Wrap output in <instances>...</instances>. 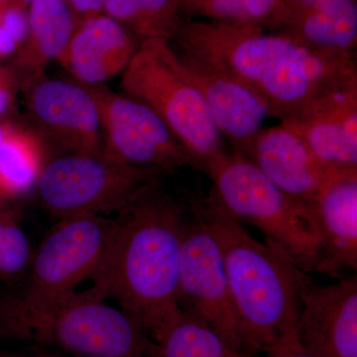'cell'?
I'll use <instances>...</instances> for the list:
<instances>
[{
    "label": "cell",
    "instance_id": "e0dca14e",
    "mask_svg": "<svg viewBox=\"0 0 357 357\" xmlns=\"http://www.w3.org/2000/svg\"><path fill=\"white\" fill-rule=\"evenodd\" d=\"M321 255L316 271L340 277L357 269V170L347 171L326 185L311 211Z\"/></svg>",
    "mask_w": 357,
    "mask_h": 357
},
{
    "label": "cell",
    "instance_id": "ac0fdd59",
    "mask_svg": "<svg viewBox=\"0 0 357 357\" xmlns=\"http://www.w3.org/2000/svg\"><path fill=\"white\" fill-rule=\"evenodd\" d=\"M269 31L317 50L356 55V0H284Z\"/></svg>",
    "mask_w": 357,
    "mask_h": 357
},
{
    "label": "cell",
    "instance_id": "9c48e42d",
    "mask_svg": "<svg viewBox=\"0 0 357 357\" xmlns=\"http://www.w3.org/2000/svg\"><path fill=\"white\" fill-rule=\"evenodd\" d=\"M86 86L100 114L102 156L126 165L152 167L166 174L192 166L187 150L149 107L102 84Z\"/></svg>",
    "mask_w": 357,
    "mask_h": 357
},
{
    "label": "cell",
    "instance_id": "7a4b0ae2",
    "mask_svg": "<svg viewBox=\"0 0 357 357\" xmlns=\"http://www.w3.org/2000/svg\"><path fill=\"white\" fill-rule=\"evenodd\" d=\"M188 206L162 189L141 192L114 218L109 246L89 289L112 298L153 340L178 307V269Z\"/></svg>",
    "mask_w": 357,
    "mask_h": 357
},
{
    "label": "cell",
    "instance_id": "d4e9b609",
    "mask_svg": "<svg viewBox=\"0 0 357 357\" xmlns=\"http://www.w3.org/2000/svg\"><path fill=\"white\" fill-rule=\"evenodd\" d=\"M65 1L76 17L77 24L82 21L102 14L107 0H65Z\"/></svg>",
    "mask_w": 357,
    "mask_h": 357
},
{
    "label": "cell",
    "instance_id": "30bf717a",
    "mask_svg": "<svg viewBox=\"0 0 357 357\" xmlns=\"http://www.w3.org/2000/svg\"><path fill=\"white\" fill-rule=\"evenodd\" d=\"M189 213L191 217L185 222L181 249L178 307L211 326L236 349L248 352L220 246L204 220Z\"/></svg>",
    "mask_w": 357,
    "mask_h": 357
},
{
    "label": "cell",
    "instance_id": "cb8c5ba5",
    "mask_svg": "<svg viewBox=\"0 0 357 357\" xmlns=\"http://www.w3.org/2000/svg\"><path fill=\"white\" fill-rule=\"evenodd\" d=\"M33 255L29 239L17 218L7 220L0 230V278L20 285L27 273Z\"/></svg>",
    "mask_w": 357,
    "mask_h": 357
},
{
    "label": "cell",
    "instance_id": "4fadbf2b",
    "mask_svg": "<svg viewBox=\"0 0 357 357\" xmlns=\"http://www.w3.org/2000/svg\"><path fill=\"white\" fill-rule=\"evenodd\" d=\"M312 357H357V279L312 285L305 296L295 332Z\"/></svg>",
    "mask_w": 357,
    "mask_h": 357
},
{
    "label": "cell",
    "instance_id": "6da1fadb",
    "mask_svg": "<svg viewBox=\"0 0 357 357\" xmlns=\"http://www.w3.org/2000/svg\"><path fill=\"white\" fill-rule=\"evenodd\" d=\"M171 44L236 77L280 122L333 91L357 86L356 55L317 50L260 26L190 18Z\"/></svg>",
    "mask_w": 357,
    "mask_h": 357
},
{
    "label": "cell",
    "instance_id": "603a6c76",
    "mask_svg": "<svg viewBox=\"0 0 357 357\" xmlns=\"http://www.w3.org/2000/svg\"><path fill=\"white\" fill-rule=\"evenodd\" d=\"M185 16L192 20L237 25L260 26L269 30L284 0H181Z\"/></svg>",
    "mask_w": 357,
    "mask_h": 357
},
{
    "label": "cell",
    "instance_id": "ba28073f",
    "mask_svg": "<svg viewBox=\"0 0 357 357\" xmlns=\"http://www.w3.org/2000/svg\"><path fill=\"white\" fill-rule=\"evenodd\" d=\"M28 342L75 357H156L154 340L121 307L91 290L77 292L35 326Z\"/></svg>",
    "mask_w": 357,
    "mask_h": 357
},
{
    "label": "cell",
    "instance_id": "83f0119b",
    "mask_svg": "<svg viewBox=\"0 0 357 357\" xmlns=\"http://www.w3.org/2000/svg\"><path fill=\"white\" fill-rule=\"evenodd\" d=\"M18 218V213L14 208H10V204L0 199V220H8V218Z\"/></svg>",
    "mask_w": 357,
    "mask_h": 357
},
{
    "label": "cell",
    "instance_id": "5bb4252c",
    "mask_svg": "<svg viewBox=\"0 0 357 357\" xmlns=\"http://www.w3.org/2000/svg\"><path fill=\"white\" fill-rule=\"evenodd\" d=\"M177 53L201 91L223 139L229 141L231 152L241 153L264 128L270 117L266 105L255 91L225 70L201 59Z\"/></svg>",
    "mask_w": 357,
    "mask_h": 357
},
{
    "label": "cell",
    "instance_id": "4316f807",
    "mask_svg": "<svg viewBox=\"0 0 357 357\" xmlns=\"http://www.w3.org/2000/svg\"><path fill=\"white\" fill-rule=\"evenodd\" d=\"M13 77L6 70L0 69V115L10 109L13 102Z\"/></svg>",
    "mask_w": 357,
    "mask_h": 357
},
{
    "label": "cell",
    "instance_id": "277c9868",
    "mask_svg": "<svg viewBox=\"0 0 357 357\" xmlns=\"http://www.w3.org/2000/svg\"><path fill=\"white\" fill-rule=\"evenodd\" d=\"M114 218H60L45 236L15 292L0 300V338L25 340L32 326L93 280L107 252Z\"/></svg>",
    "mask_w": 357,
    "mask_h": 357
},
{
    "label": "cell",
    "instance_id": "d6986e66",
    "mask_svg": "<svg viewBox=\"0 0 357 357\" xmlns=\"http://www.w3.org/2000/svg\"><path fill=\"white\" fill-rule=\"evenodd\" d=\"M27 13L28 34L16 51V64L35 79L64 53L77 20L65 0H34Z\"/></svg>",
    "mask_w": 357,
    "mask_h": 357
},
{
    "label": "cell",
    "instance_id": "3957f363",
    "mask_svg": "<svg viewBox=\"0 0 357 357\" xmlns=\"http://www.w3.org/2000/svg\"><path fill=\"white\" fill-rule=\"evenodd\" d=\"M189 210L208 225L220 246L244 349L262 356L296 338L307 272L281 251L256 241L210 194L192 196Z\"/></svg>",
    "mask_w": 357,
    "mask_h": 357
},
{
    "label": "cell",
    "instance_id": "7402d4cb",
    "mask_svg": "<svg viewBox=\"0 0 357 357\" xmlns=\"http://www.w3.org/2000/svg\"><path fill=\"white\" fill-rule=\"evenodd\" d=\"M103 13L141 41H172L187 20L181 0H107Z\"/></svg>",
    "mask_w": 357,
    "mask_h": 357
},
{
    "label": "cell",
    "instance_id": "7c38bea8",
    "mask_svg": "<svg viewBox=\"0 0 357 357\" xmlns=\"http://www.w3.org/2000/svg\"><path fill=\"white\" fill-rule=\"evenodd\" d=\"M27 105L42 131L68 154L102 155L98 105L84 84L37 79L28 93Z\"/></svg>",
    "mask_w": 357,
    "mask_h": 357
},
{
    "label": "cell",
    "instance_id": "8fae6325",
    "mask_svg": "<svg viewBox=\"0 0 357 357\" xmlns=\"http://www.w3.org/2000/svg\"><path fill=\"white\" fill-rule=\"evenodd\" d=\"M236 154L257 167L284 194L310 213L328 183L340 174L357 170L326 165L295 131L281 122L263 128L241 153Z\"/></svg>",
    "mask_w": 357,
    "mask_h": 357
},
{
    "label": "cell",
    "instance_id": "ffe728a7",
    "mask_svg": "<svg viewBox=\"0 0 357 357\" xmlns=\"http://www.w3.org/2000/svg\"><path fill=\"white\" fill-rule=\"evenodd\" d=\"M156 357H252L178 307L153 337Z\"/></svg>",
    "mask_w": 357,
    "mask_h": 357
},
{
    "label": "cell",
    "instance_id": "2e32d148",
    "mask_svg": "<svg viewBox=\"0 0 357 357\" xmlns=\"http://www.w3.org/2000/svg\"><path fill=\"white\" fill-rule=\"evenodd\" d=\"M281 123L326 165L357 169V86L333 91Z\"/></svg>",
    "mask_w": 357,
    "mask_h": 357
},
{
    "label": "cell",
    "instance_id": "1f68e13d",
    "mask_svg": "<svg viewBox=\"0 0 357 357\" xmlns=\"http://www.w3.org/2000/svg\"><path fill=\"white\" fill-rule=\"evenodd\" d=\"M8 1V0H0V4L3 3V2Z\"/></svg>",
    "mask_w": 357,
    "mask_h": 357
},
{
    "label": "cell",
    "instance_id": "44dd1931",
    "mask_svg": "<svg viewBox=\"0 0 357 357\" xmlns=\"http://www.w3.org/2000/svg\"><path fill=\"white\" fill-rule=\"evenodd\" d=\"M46 162L34 136L6 126L0 142V199L10 203L35 190Z\"/></svg>",
    "mask_w": 357,
    "mask_h": 357
},
{
    "label": "cell",
    "instance_id": "f1b7e54d",
    "mask_svg": "<svg viewBox=\"0 0 357 357\" xmlns=\"http://www.w3.org/2000/svg\"><path fill=\"white\" fill-rule=\"evenodd\" d=\"M0 357H58V356H51V354H35V352H31V354H6V356H1Z\"/></svg>",
    "mask_w": 357,
    "mask_h": 357
},
{
    "label": "cell",
    "instance_id": "4dcf8cb0",
    "mask_svg": "<svg viewBox=\"0 0 357 357\" xmlns=\"http://www.w3.org/2000/svg\"><path fill=\"white\" fill-rule=\"evenodd\" d=\"M20 1L21 3L24 4L25 6H28L32 1H34V0H20Z\"/></svg>",
    "mask_w": 357,
    "mask_h": 357
},
{
    "label": "cell",
    "instance_id": "5b68a950",
    "mask_svg": "<svg viewBox=\"0 0 357 357\" xmlns=\"http://www.w3.org/2000/svg\"><path fill=\"white\" fill-rule=\"evenodd\" d=\"M208 194L230 217L262 232L266 243L301 269L316 271L321 244L311 213L289 198L248 160L227 152L204 169Z\"/></svg>",
    "mask_w": 357,
    "mask_h": 357
},
{
    "label": "cell",
    "instance_id": "9a60e30c",
    "mask_svg": "<svg viewBox=\"0 0 357 357\" xmlns=\"http://www.w3.org/2000/svg\"><path fill=\"white\" fill-rule=\"evenodd\" d=\"M141 40L105 13L77 23L59 62L84 86H98L122 74Z\"/></svg>",
    "mask_w": 357,
    "mask_h": 357
},
{
    "label": "cell",
    "instance_id": "52a82bcc",
    "mask_svg": "<svg viewBox=\"0 0 357 357\" xmlns=\"http://www.w3.org/2000/svg\"><path fill=\"white\" fill-rule=\"evenodd\" d=\"M165 175L160 169L119 164L102 155L67 153L46 162L35 190L45 210L59 220L116 215Z\"/></svg>",
    "mask_w": 357,
    "mask_h": 357
},
{
    "label": "cell",
    "instance_id": "484cf974",
    "mask_svg": "<svg viewBox=\"0 0 357 357\" xmlns=\"http://www.w3.org/2000/svg\"><path fill=\"white\" fill-rule=\"evenodd\" d=\"M263 357H312L298 344L296 338L277 345L271 351L262 354Z\"/></svg>",
    "mask_w": 357,
    "mask_h": 357
},
{
    "label": "cell",
    "instance_id": "8992f818",
    "mask_svg": "<svg viewBox=\"0 0 357 357\" xmlns=\"http://www.w3.org/2000/svg\"><path fill=\"white\" fill-rule=\"evenodd\" d=\"M122 91L144 103L165 122L192 160L204 171L227 153L201 91L170 41L147 39L122 73Z\"/></svg>",
    "mask_w": 357,
    "mask_h": 357
},
{
    "label": "cell",
    "instance_id": "f546056e",
    "mask_svg": "<svg viewBox=\"0 0 357 357\" xmlns=\"http://www.w3.org/2000/svg\"><path fill=\"white\" fill-rule=\"evenodd\" d=\"M6 124L1 123L0 122V142H1L2 138H3L4 133H6Z\"/></svg>",
    "mask_w": 357,
    "mask_h": 357
}]
</instances>
